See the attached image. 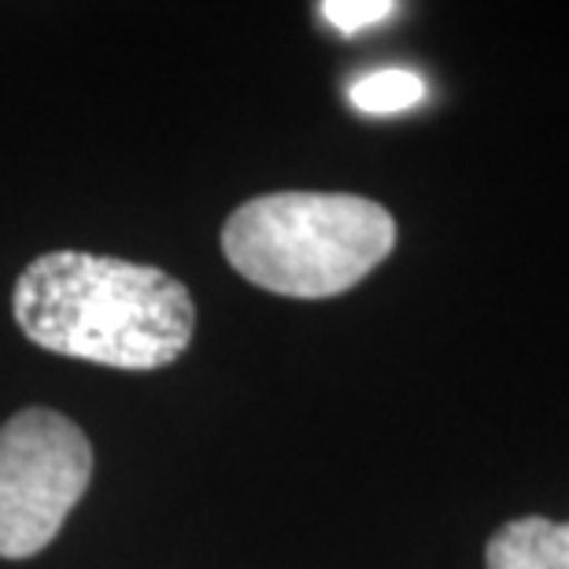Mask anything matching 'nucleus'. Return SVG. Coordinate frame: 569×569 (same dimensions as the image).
Returning <instances> with one entry per match:
<instances>
[{
  "mask_svg": "<svg viewBox=\"0 0 569 569\" xmlns=\"http://www.w3.org/2000/svg\"><path fill=\"white\" fill-rule=\"evenodd\" d=\"M11 311L38 348L111 370L170 367L197 329V307L178 278L89 252L33 259L16 281Z\"/></svg>",
  "mask_w": 569,
  "mask_h": 569,
  "instance_id": "f257e3e1",
  "label": "nucleus"
},
{
  "mask_svg": "<svg viewBox=\"0 0 569 569\" xmlns=\"http://www.w3.org/2000/svg\"><path fill=\"white\" fill-rule=\"evenodd\" d=\"M396 248V219L351 192H267L222 226V252L241 278L292 300L340 296Z\"/></svg>",
  "mask_w": 569,
  "mask_h": 569,
  "instance_id": "f03ea898",
  "label": "nucleus"
},
{
  "mask_svg": "<svg viewBox=\"0 0 569 569\" xmlns=\"http://www.w3.org/2000/svg\"><path fill=\"white\" fill-rule=\"evenodd\" d=\"M93 477V448L71 418L30 407L0 426V559H30L63 529Z\"/></svg>",
  "mask_w": 569,
  "mask_h": 569,
  "instance_id": "7ed1b4c3",
  "label": "nucleus"
},
{
  "mask_svg": "<svg viewBox=\"0 0 569 569\" xmlns=\"http://www.w3.org/2000/svg\"><path fill=\"white\" fill-rule=\"evenodd\" d=\"M488 569H569V521L515 518L488 540Z\"/></svg>",
  "mask_w": 569,
  "mask_h": 569,
  "instance_id": "20e7f679",
  "label": "nucleus"
},
{
  "mask_svg": "<svg viewBox=\"0 0 569 569\" xmlns=\"http://www.w3.org/2000/svg\"><path fill=\"white\" fill-rule=\"evenodd\" d=\"M348 97L367 116H396V111L422 104L426 82L415 71H373L351 82Z\"/></svg>",
  "mask_w": 569,
  "mask_h": 569,
  "instance_id": "39448f33",
  "label": "nucleus"
},
{
  "mask_svg": "<svg viewBox=\"0 0 569 569\" xmlns=\"http://www.w3.org/2000/svg\"><path fill=\"white\" fill-rule=\"evenodd\" d=\"M318 11H322V19L329 27H337L340 33H359L396 16L400 4H392V0H326Z\"/></svg>",
  "mask_w": 569,
  "mask_h": 569,
  "instance_id": "423d86ee",
  "label": "nucleus"
}]
</instances>
